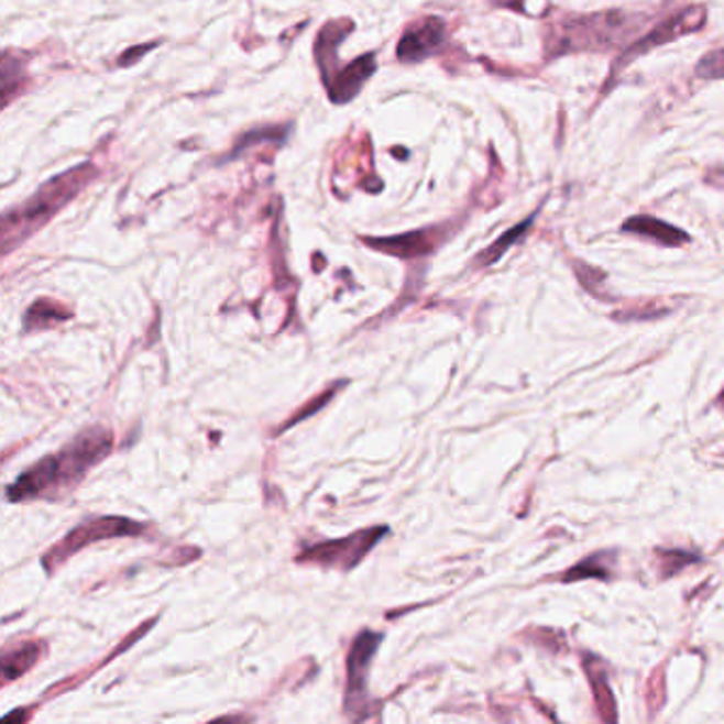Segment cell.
I'll return each mask as SVG.
<instances>
[{
	"instance_id": "6da1fadb",
	"label": "cell",
	"mask_w": 724,
	"mask_h": 724,
	"mask_svg": "<svg viewBox=\"0 0 724 724\" xmlns=\"http://www.w3.org/2000/svg\"><path fill=\"white\" fill-rule=\"evenodd\" d=\"M644 20V15L618 9L550 18L542 29L544 58L557 61L572 54H604L618 50L627 36L639 31Z\"/></svg>"
},
{
	"instance_id": "7a4b0ae2",
	"label": "cell",
	"mask_w": 724,
	"mask_h": 724,
	"mask_svg": "<svg viewBox=\"0 0 724 724\" xmlns=\"http://www.w3.org/2000/svg\"><path fill=\"white\" fill-rule=\"evenodd\" d=\"M111 447L113 436L109 429L91 427L81 431L61 453L43 457L11 484L7 491L9 502H24L31 497L54 495L58 489H73L90 468L109 454Z\"/></svg>"
},
{
	"instance_id": "3957f363",
	"label": "cell",
	"mask_w": 724,
	"mask_h": 724,
	"mask_svg": "<svg viewBox=\"0 0 724 724\" xmlns=\"http://www.w3.org/2000/svg\"><path fill=\"white\" fill-rule=\"evenodd\" d=\"M98 171L91 164H81L58 175L56 179L45 183L31 200H26L20 209L7 212L2 223V241L4 253L11 251L15 242L29 239L41 226H45L64 205H68L91 179H96Z\"/></svg>"
},
{
	"instance_id": "277c9868",
	"label": "cell",
	"mask_w": 724,
	"mask_h": 724,
	"mask_svg": "<svg viewBox=\"0 0 724 724\" xmlns=\"http://www.w3.org/2000/svg\"><path fill=\"white\" fill-rule=\"evenodd\" d=\"M705 22H707V9L703 4H691V7H684L676 13H671L669 18H665L663 22H659L652 31L635 39L632 45H627L623 50V54L618 56V61L614 62V66H612V75H618L625 66H629L637 58L650 54L657 47H663L667 43H673L682 36H689L693 32L701 31L705 26Z\"/></svg>"
},
{
	"instance_id": "5b68a950",
	"label": "cell",
	"mask_w": 724,
	"mask_h": 724,
	"mask_svg": "<svg viewBox=\"0 0 724 724\" xmlns=\"http://www.w3.org/2000/svg\"><path fill=\"white\" fill-rule=\"evenodd\" d=\"M145 531V525L123 518V516H102V518H91L75 527L70 534L64 536L62 542L56 544L43 555V566L45 570L52 573L58 566H62L68 557H73L77 550L84 546L98 542V540H111L120 536H139Z\"/></svg>"
},
{
	"instance_id": "8992f818",
	"label": "cell",
	"mask_w": 724,
	"mask_h": 724,
	"mask_svg": "<svg viewBox=\"0 0 724 724\" xmlns=\"http://www.w3.org/2000/svg\"><path fill=\"white\" fill-rule=\"evenodd\" d=\"M385 534L387 527H370L342 540L315 544L300 552L298 563H317L323 568H340L342 572H349L362 563L363 557L381 542Z\"/></svg>"
},
{
	"instance_id": "52a82bcc",
	"label": "cell",
	"mask_w": 724,
	"mask_h": 724,
	"mask_svg": "<svg viewBox=\"0 0 724 724\" xmlns=\"http://www.w3.org/2000/svg\"><path fill=\"white\" fill-rule=\"evenodd\" d=\"M447 43V24L440 18H423L408 26L397 43V61L404 64L431 58Z\"/></svg>"
},
{
	"instance_id": "ba28073f",
	"label": "cell",
	"mask_w": 724,
	"mask_h": 724,
	"mask_svg": "<svg viewBox=\"0 0 724 724\" xmlns=\"http://www.w3.org/2000/svg\"><path fill=\"white\" fill-rule=\"evenodd\" d=\"M447 234H449L447 228L436 226V228H425V230L399 234L392 239H365V244L376 251L402 257V260H413V257H423V255L434 253L445 242Z\"/></svg>"
},
{
	"instance_id": "9c48e42d",
	"label": "cell",
	"mask_w": 724,
	"mask_h": 724,
	"mask_svg": "<svg viewBox=\"0 0 724 724\" xmlns=\"http://www.w3.org/2000/svg\"><path fill=\"white\" fill-rule=\"evenodd\" d=\"M383 635L374 634V632H363L355 641L353 648L349 652V661H347V671H349V682H347V710L353 707L355 699L362 701L365 694V684H368V669L372 663V657L376 655L379 646H381Z\"/></svg>"
},
{
	"instance_id": "30bf717a",
	"label": "cell",
	"mask_w": 724,
	"mask_h": 724,
	"mask_svg": "<svg viewBox=\"0 0 724 724\" xmlns=\"http://www.w3.org/2000/svg\"><path fill=\"white\" fill-rule=\"evenodd\" d=\"M374 70L376 54H365L360 61L349 62L344 68H338L326 81L330 98L336 105H347L362 91L363 84L374 75Z\"/></svg>"
},
{
	"instance_id": "8fae6325",
	"label": "cell",
	"mask_w": 724,
	"mask_h": 724,
	"mask_svg": "<svg viewBox=\"0 0 724 724\" xmlns=\"http://www.w3.org/2000/svg\"><path fill=\"white\" fill-rule=\"evenodd\" d=\"M621 230L625 234H635V237H641V239H648V241L657 242L661 246H684L691 242V237L667 223L663 219H657L652 215H635V217H629Z\"/></svg>"
},
{
	"instance_id": "7c38bea8",
	"label": "cell",
	"mask_w": 724,
	"mask_h": 724,
	"mask_svg": "<svg viewBox=\"0 0 724 724\" xmlns=\"http://www.w3.org/2000/svg\"><path fill=\"white\" fill-rule=\"evenodd\" d=\"M353 31L351 22L338 20V22H330L323 31L319 32L317 43H315V58L321 68V79H330L333 70V62H336V50L338 45L344 41V36Z\"/></svg>"
},
{
	"instance_id": "4fadbf2b",
	"label": "cell",
	"mask_w": 724,
	"mask_h": 724,
	"mask_svg": "<svg viewBox=\"0 0 724 724\" xmlns=\"http://www.w3.org/2000/svg\"><path fill=\"white\" fill-rule=\"evenodd\" d=\"M536 217H538V211L531 212L527 219H523L520 223L513 226L508 232H504V234H502L497 241L493 242L491 246H486L483 253L476 255L474 264H476L479 268H484V266H493L495 262H500L502 255H506V251H508L511 246H514L516 242L520 241V239L529 232V228L534 226Z\"/></svg>"
},
{
	"instance_id": "5bb4252c",
	"label": "cell",
	"mask_w": 724,
	"mask_h": 724,
	"mask_svg": "<svg viewBox=\"0 0 724 724\" xmlns=\"http://www.w3.org/2000/svg\"><path fill=\"white\" fill-rule=\"evenodd\" d=\"M41 657V646L34 641H26L15 646L13 650H7L2 657V684L22 678Z\"/></svg>"
},
{
	"instance_id": "9a60e30c",
	"label": "cell",
	"mask_w": 724,
	"mask_h": 724,
	"mask_svg": "<svg viewBox=\"0 0 724 724\" xmlns=\"http://www.w3.org/2000/svg\"><path fill=\"white\" fill-rule=\"evenodd\" d=\"M68 317H70V312L62 304L52 303V300H39L29 308L24 326H26V330H41V328H50L54 323L66 321Z\"/></svg>"
},
{
	"instance_id": "2e32d148",
	"label": "cell",
	"mask_w": 724,
	"mask_h": 724,
	"mask_svg": "<svg viewBox=\"0 0 724 724\" xmlns=\"http://www.w3.org/2000/svg\"><path fill=\"white\" fill-rule=\"evenodd\" d=\"M586 665V673H589V680H591V687L595 691V699H597V705H600V712L604 716L605 721L614 723L616 721V703H614V696L610 693V687H607V678H605L604 671L595 667V661L589 659L584 661Z\"/></svg>"
},
{
	"instance_id": "e0dca14e",
	"label": "cell",
	"mask_w": 724,
	"mask_h": 724,
	"mask_svg": "<svg viewBox=\"0 0 724 724\" xmlns=\"http://www.w3.org/2000/svg\"><path fill=\"white\" fill-rule=\"evenodd\" d=\"M694 77L705 81H721L724 79V47L712 50L701 56L694 64Z\"/></svg>"
},
{
	"instance_id": "ac0fdd59",
	"label": "cell",
	"mask_w": 724,
	"mask_h": 724,
	"mask_svg": "<svg viewBox=\"0 0 724 724\" xmlns=\"http://www.w3.org/2000/svg\"><path fill=\"white\" fill-rule=\"evenodd\" d=\"M607 575H610V568L605 566V555H593V557L580 561L578 566H573L568 573H563L561 580L573 582V580H582V578H607Z\"/></svg>"
},
{
	"instance_id": "d6986e66",
	"label": "cell",
	"mask_w": 724,
	"mask_h": 724,
	"mask_svg": "<svg viewBox=\"0 0 724 724\" xmlns=\"http://www.w3.org/2000/svg\"><path fill=\"white\" fill-rule=\"evenodd\" d=\"M573 271H575L578 281L582 283V287H584L586 292H591L593 296H600V298H604L605 294H602V289L605 292L604 272L595 271L593 266H589V264H582V262H578V260H573Z\"/></svg>"
},
{
	"instance_id": "ffe728a7",
	"label": "cell",
	"mask_w": 724,
	"mask_h": 724,
	"mask_svg": "<svg viewBox=\"0 0 724 724\" xmlns=\"http://www.w3.org/2000/svg\"><path fill=\"white\" fill-rule=\"evenodd\" d=\"M285 139V128H264V130H253L249 134L241 136V141L237 143L234 152L230 153V157H237L239 153L244 152L246 147H251L253 143H262V141H283Z\"/></svg>"
},
{
	"instance_id": "44dd1931",
	"label": "cell",
	"mask_w": 724,
	"mask_h": 724,
	"mask_svg": "<svg viewBox=\"0 0 724 724\" xmlns=\"http://www.w3.org/2000/svg\"><path fill=\"white\" fill-rule=\"evenodd\" d=\"M338 385H340V383H336L330 392L321 393V395H317L315 399H310V402H308L304 408H300V410H298V413H296V415H294L289 421L285 423V425L278 429V434H281V431H285V429H289V427H294L296 423L304 421L306 417L315 415L319 408H323V406L328 404V399H332L333 393L338 392Z\"/></svg>"
},
{
	"instance_id": "7402d4cb",
	"label": "cell",
	"mask_w": 724,
	"mask_h": 724,
	"mask_svg": "<svg viewBox=\"0 0 724 724\" xmlns=\"http://www.w3.org/2000/svg\"><path fill=\"white\" fill-rule=\"evenodd\" d=\"M693 561H696V557H691L689 552H665L661 555V570L665 575H669V573L680 572L684 566H689Z\"/></svg>"
},
{
	"instance_id": "603a6c76",
	"label": "cell",
	"mask_w": 724,
	"mask_h": 724,
	"mask_svg": "<svg viewBox=\"0 0 724 724\" xmlns=\"http://www.w3.org/2000/svg\"><path fill=\"white\" fill-rule=\"evenodd\" d=\"M493 2L500 4V7H511L514 11H523L525 13V7H523L525 0H493Z\"/></svg>"
},
{
	"instance_id": "cb8c5ba5",
	"label": "cell",
	"mask_w": 724,
	"mask_h": 724,
	"mask_svg": "<svg viewBox=\"0 0 724 724\" xmlns=\"http://www.w3.org/2000/svg\"><path fill=\"white\" fill-rule=\"evenodd\" d=\"M718 406L724 410V390L721 392V395H718Z\"/></svg>"
}]
</instances>
